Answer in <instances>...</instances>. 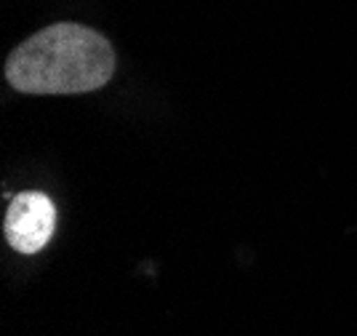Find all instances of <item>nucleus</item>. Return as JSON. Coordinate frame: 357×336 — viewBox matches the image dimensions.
<instances>
[{
	"label": "nucleus",
	"mask_w": 357,
	"mask_h": 336,
	"mask_svg": "<svg viewBox=\"0 0 357 336\" xmlns=\"http://www.w3.org/2000/svg\"><path fill=\"white\" fill-rule=\"evenodd\" d=\"M115 73V51L96 29L61 22L16 45L6 61L8 83L22 94H89Z\"/></svg>",
	"instance_id": "f257e3e1"
},
{
	"label": "nucleus",
	"mask_w": 357,
	"mask_h": 336,
	"mask_svg": "<svg viewBox=\"0 0 357 336\" xmlns=\"http://www.w3.org/2000/svg\"><path fill=\"white\" fill-rule=\"evenodd\" d=\"M56 227V208L43 192H19L6 214L3 233L19 254H38Z\"/></svg>",
	"instance_id": "f03ea898"
}]
</instances>
